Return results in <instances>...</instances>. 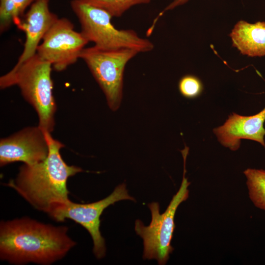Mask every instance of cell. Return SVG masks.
I'll use <instances>...</instances> for the list:
<instances>
[{
  "mask_svg": "<svg viewBox=\"0 0 265 265\" xmlns=\"http://www.w3.org/2000/svg\"><path fill=\"white\" fill-rule=\"evenodd\" d=\"M265 107L257 114L242 116L232 113L221 126L213 130L221 145L236 151L242 139L259 143L265 148Z\"/></svg>",
  "mask_w": 265,
  "mask_h": 265,
  "instance_id": "cell-11",
  "label": "cell"
},
{
  "mask_svg": "<svg viewBox=\"0 0 265 265\" xmlns=\"http://www.w3.org/2000/svg\"><path fill=\"white\" fill-rule=\"evenodd\" d=\"M68 229L28 217L2 221L0 258L15 265H50L63 258L76 245L68 236Z\"/></svg>",
  "mask_w": 265,
  "mask_h": 265,
  "instance_id": "cell-1",
  "label": "cell"
},
{
  "mask_svg": "<svg viewBox=\"0 0 265 265\" xmlns=\"http://www.w3.org/2000/svg\"><path fill=\"white\" fill-rule=\"evenodd\" d=\"M124 200L135 201V199L129 194L126 186L123 183L118 185L109 195L97 202L78 204L70 200L51 217L58 222L70 219L85 228L93 240V253L98 259H100L105 256L106 251L105 239L100 230V216L107 207Z\"/></svg>",
  "mask_w": 265,
  "mask_h": 265,
  "instance_id": "cell-8",
  "label": "cell"
},
{
  "mask_svg": "<svg viewBox=\"0 0 265 265\" xmlns=\"http://www.w3.org/2000/svg\"><path fill=\"white\" fill-rule=\"evenodd\" d=\"M71 7L79 20L80 32L95 46L104 49H131L139 53L153 50L154 45L150 40L139 36L132 29L116 28L108 12L87 0H73Z\"/></svg>",
  "mask_w": 265,
  "mask_h": 265,
  "instance_id": "cell-4",
  "label": "cell"
},
{
  "mask_svg": "<svg viewBox=\"0 0 265 265\" xmlns=\"http://www.w3.org/2000/svg\"><path fill=\"white\" fill-rule=\"evenodd\" d=\"M52 69L51 63L36 53L21 64L15 65L0 78L1 89L14 85L19 87L24 99L38 115V126L50 133L54 129L56 110L51 78Z\"/></svg>",
  "mask_w": 265,
  "mask_h": 265,
  "instance_id": "cell-3",
  "label": "cell"
},
{
  "mask_svg": "<svg viewBox=\"0 0 265 265\" xmlns=\"http://www.w3.org/2000/svg\"><path fill=\"white\" fill-rule=\"evenodd\" d=\"M232 46L243 55L249 57L265 55V22L250 24L238 21L231 33Z\"/></svg>",
  "mask_w": 265,
  "mask_h": 265,
  "instance_id": "cell-12",
  "label": "cell"
},
{
  "mask_svg": "<svg viewBox=\"0 0 265 265\" xmlns=\"http://www.w3.org/2000/svg\"><path fill=\"white\" fill-rule=\"evenodd\" d=\"M108 12L112 17H120L132 7L148 4L151 0H87Z\"/></svg>",
  "mask_w": 265,
  "mask_h": 265,
  "instance_id": "cell-15",
  "label": "cell"
},
{
  "mask_svg": "<svg viewBox=\"0 0 265 265\" xmlns=\"http://www.w3.org/2000/svg\"><path fill=\"white\" fill-rule=\"evenodd\" d=\"M36 0H0V31L3 33L23 16Z\"/></svg>",
  "mask_w": 265,
  "mask_h": 265,
  "instance_id": "cell-14",
  "label": "cell"
},
{
  "mask_svg": "<svg viewBox=\"0 0 265 265\" xmlns=\"http://www.w3.org/2000/svg\"><path fill=\"white\" fill-rule=\"evenodd\" d=\"M188 0H173V1L170 3L160 12L159 13L158 16L154 20L153 24L149 28V30L152 31L154 30L155 25H156L158 20L161 16H163L166 12L172 10L179 6L184 4Z\"/></svg>",
  "mask_w": 265,
  "mask_h": 265,
  "instance_id": "cell-17",
  "label": "cell"
},
{
  "mask_svg": "<svg viewBox=\"0 0 265 265\" xmlns=\"http://www.w3.org/2000/svg\"><path fill=\"white\" fill-rule=\"evenodd\" d=\"M178 88L183 96L190 99L199 96L203 90L201 80L191 75L183 76L179 80Z\"/></svg>",
  "mask_w": 265,
  "mask_h": 265,
  "instance_id": "cell-16",
  "label": "cell"
},
{
  "mask_svg": "<svg viewBox=\"0 0 265 265\" xmlns=\"http://www.w3.org/2000/svg\"><path fill=\"white\" fill-rule=\"evenodd\" d=\"M243 174L251 201L256 208L265 212V170L247 168Z\"/></svg>",
  "mask_w": 265,
  "mask_h": 265,
  "instance_id": "cell-13",
  "label": "cell"
},
{
  "mask_svg": "<svg viewBox=\"0 0 265 265\" xmlns=\"http://www.w3.org/2000/svg\"><path fill=\"white\" fill-rule=\"evenodd\" d=\"M49 152L47 157L39 163L21 166L17 177L6 185L16 190L36 209L51 217L70 200L67 182L69 177L83 170L68 165L60 150L64 145L45 132Z\"/></svg>",
  "mask_w": 265,
  "mask_h": 265,
  "instance_id": "cell-2",
  "label": "cell"
},
{
  "mask_svg": "<svg viewBox=\"0 0 265 265\" xmlns=\"http://www.w3.org/2000/svg\"><path fill=\"white\" fill-rule=\"evenodd\" d=\"M186 154H183L184 172L181 186L175 194L165 211L160 213L159 205L157 202L148 204L151 213V221L145 226L139 219L135 220L134 230L143 241L144 259L157 260L159 265H165L173 248L171 240L175 225L174 218L179 205L188 197L190 182L186 177Z\"/></svg>",
  "mask_w": 265,
  "mask_h": 265,
  "instance_id": "cell-5",
  "label": "cell"
},
{
  "mask_svg": "<svg viewBox=\"0 0 265 265\" xmlns=\"http://www.w3.org/2000/svg\"><path fill=\"white\" fill-rule=\"evenodd\" d=\"M49 145L45 132L38 126L28 127L0 140V165L16 161L32 165L48 156Z\"/></svg>",
  "mask_w": 265,
  "mask_h": 265,
  "instance_id": "cell-9",
  "label": "cell"
},
{
  "mask_svg": "<svg viewBox=\"0 0 265 265\" xmlns=\"http://www.w3.org/2000/svg\"><path fill=\"white\" fill-rule=\"evenodd\" d=\"M89 42L73 24L66 18H58L38 46L36 54L51 63L53 70L60 72L74 64Z\"/></svg>",
  "mask_w": 265,
  "mask_h": 265,
  "instance_id": "cell-7",
  "label": "cell"
},
{
  "mask_svg": "<svg viewBox=\"0 0 265 265\" xmlns=\"http://www.w3.org/2000/svg\"><path fill=\"white\" fill-rule=\"evenodd\" d=\"M138 53L131 49H104L93 46L85 48L80 54V58L88 66L113 111L118 109L122 100L125 67Z\"/></svg>",
  "mask_w": 265,
  "mask_h": 265,
  "instance_id": "cell-6",
  "label": "cell"
},
{
  "mask_svg": "<svg viewBox=\"0 0 265 265\" xmlns=\"http://www.w3.org/2000/svg\"><path fill=\"white\" fill-rule=\"evenodd\" d=\"M49 2L50 0H36L15 23L26 36L23 51L15 65L21 64L36 53L40 42L59 18L50 10Z\"/></svg>",
  "mask_w": 265,
  "mask_h": 265,
  "instance_id": "cell-10",
  "label": "cell"
}]
</instances>
